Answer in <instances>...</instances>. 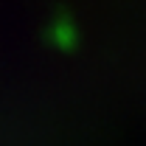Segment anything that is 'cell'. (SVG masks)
<instances>
[{"label":"cell","instance_id":"1","mask_svg":"<svg viewBox=\"0 0 146 146\" xmlns=\"http://www.w3.org/2000/svg\"><path fill=\"white\" fill-rule=\"evenodd\" d=\"M48 39L54 42L56 48L62 51H73L76 42H79V31H76V23L68 14H59L51 20V28H48Z\"/></svg>","mask_w":146,"mask_h":146}]
</instances>
